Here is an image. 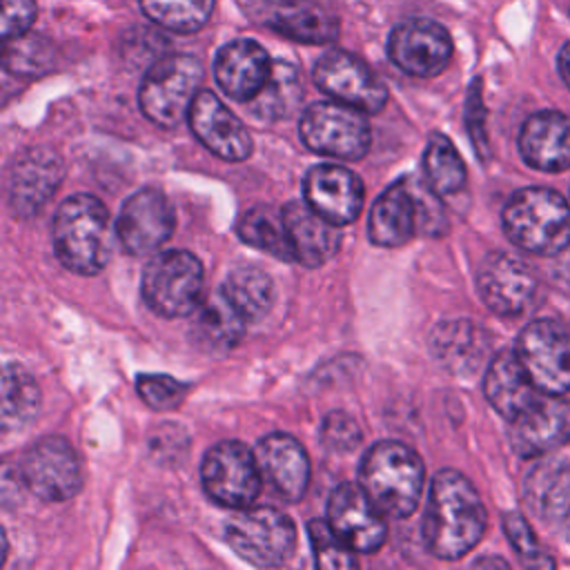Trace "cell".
Wrapping results in <instances>:
<instances>
[{
    "label": "cell",
    "instance_id": "cell-1",
    "mask_svg": "<svg viewBox=\"0 0 570 570\" xmlns=\"http://www.w3.org/2000/svg\"><path fill=\"white\" fill-rule=\"evenodd\" d=\"M485 523V505L472 481L456 470L436 472L421 523L425 550L436 559H459L481 541Z\"/></svg>",
    "mask_w": 570,
    "mask_h": 570
},
{
    "label": "cell",
    "instance_id": "cell-2",
    "mask_svg": "<svg viewBox=\"0 0 570 570\" xmlns=\"http://www.w3.org/2000/svg\"><path fill=\"white\" fill-rule=\"evenodd\" d=\"M51 238L67 269L82 276L98 274L111 258L109 209L91 194H76L56 209Z\"/></svg>",
    "mask_w": 570,
    "mask_h": 570
},
{
    "label": "cell",
    "instance_id": "cell-3",
    "mask_svg": "<svg viewBox=\"0 0 570 570\" xmlns=\"http://www.w3.org/2000/svg\"><path fill=\"white\" fill-rule=\"evenodd\" d=\"M358 483L385 517L403 519L419 508L425 488V468L410 445L381 441L365 452Z\"/></svg>",
    "mask_w": 570,
    "mask_h": 570
},
{
    "label": "cell",
    "instance_id": "cell-4",
    "mask_svg": "<svg viewBox=\"0 0 570 570\" xmlns=\"http://www.w3.org/2000/svg\"><path fill=\"white\" fill-rule=\"evenodd\" d=\"M508 238L539 256H554L570 245V205L550 187H525L503 207Z\"/></svg>",
    "mask_w": 570,
    "mask_h": 570
},
{
    "label": "cell",
    "instance_id": "cell-5",
    "mask_svg": "<svg viewBox=\"0 0 570 570\" xmlns=\"http://www.w3.org/2000/svg\"><path fill=\"white\" fill-rule=\"evenodd\" d=\"M203 65L189 53H171L149 67L140 82V111L158 127L180 125L198 96Z\"/></svg>",
    "mask_w": 570,
    "mask_h": 570
},
{
    "label": "cell",
    "instance_id": "cell-6",
    "mask_svg": "<svg viewBox=\"0 0 570 570\" xmlns=\"http://www.w3.org/2000/svg\"><path fill=\"white\" fill-rule=\"evenodd\" d=\"M205 272L185 249L158 252L145 267L140 292L151 312L165 318L194 314L203 305Z\"/></svg>",
    "mask_w": 570,
    "mask_h": 570
},
{
    "label": "cell",
    "instance_id": "cell-7",
    "mask_svg": "<svg viewBox=\"0 0 570 570\" xmlns=\"http://www.w3.org/2000/svg\"><path fill=\"white\" fill-rule=\"evenodd\" d=\"M232 550L258 568L283 566L296 550L294 521L269 505L240 508L225 525Z\"/></svg>",
    "mask_w": 570,
    "mask_h": 570
},
{
    "label": "cell",
    "instance_id": "cell-8",
    "mask_svg": "<svg viewBox=\"0 0 570 570\" xmlns=\"http://www.w3.org/2000/svg\"><path fill=\"white\" fill-rule=\"evenodd\" d=\"M363 114L365 111L338 100L314 102L301 116V140L321 156L358 160L372 145V131Z\"/></svg>",
    "mask_w": 570,
    "mask_h": 570
},
{
    "label": "cell",
    "instance_id": "cell-9",
    "mask_svg": "<svg viewBox=\"0 0 570 570\" xmlns=\"http://www.w3.org/2000/svg\"><path fill=\"white\" fill-rule=\"evenodd\" d=\"M200 479L207 497L232 510L249 508L263 483L256 454L240 441H220L209 448L200 463Z\"/></svg>",
    "mask_w": 570,
    "mask_h": 570
},
{
    "label": "cell",
    "instance_id": "cell-10",
    "mask_svg": "<svg viewBox=\"0 0 570 570\" xmlns=\"http://www.w3.org/2000/svg\"><path fill=\"white\" fill-rule=\"evenodd\" d=\"M514 352L543 394H566L570 390V330L563 323L548 318L528 323Z\"/></svg>",
    "mask_w": 570,
    "mask_h": 570
},
{
    "label": "cell",
    "instance_id": "cell-11",
    "mask_svg": "<svg viewBox=\"0 0 570 570\" xmlns=\"http://www.w3.org/2000/svg\"><path fill=\"white\" fill-rule=\"evenodd\" d=\"M20 479L42 501H67L82 488L80 456L67 439L42 436L24 452Z\"/></svg>",
    "mask_w": 570,
    "mask_h": 570
},
{
    "label": "cell",
    "instance_id": "cell-12",
    "mask_svg": "<svg viewBox=\"0 0 570 570\" xmlns=\"http://www.w3.org/2000/svg\"><path fill=\"white\" fill-rule=\"evenodd\" d=\"M314 82L330 98L361 111H381L387 102V89L381 78L356 56L332 49L314 67Z\"/></svg>",
    "mask_w": 570,
    "mask_h": 570
},
{
    "label": "cell",
    "instance_id": "cell-13",
    "mask_svg": "<svg viewBox=\"0 0 570 570\" xmlns=\"http://www.w3.org/2000/svg\"><path fill=\"white\" fill-rule=\"evenodd\" d=\"M387 53L401 71L416 78H432L448 67L452 38L436 20L410 18L390 33Z\"/></svg>",
    "mask_w": 570,
    "mask_h": 570
},
{
    "label": "cell",
    "instance_id": "cell-14",
    "mask_svg": "<svg viewBox=\"0 0 570 570\" xmlns=\"http://www.w3.org/2000/svg\"><path fill=\"white\" fill-rule=\"evenodd\" d=\"M483 303L499 316L523 314L537 294V276L528 263L508 252L488 254L476 269Z\"/></svg>",
    "mask_w": 570,
    "mask_h": 570
},
{
    "label": "cell",
    "instance_id": "cell-15",
    "mask_svg": "<svg viewBox=\"0 0 570 570\" xmlns=\"http://www.w3.org/2000/svg\"><path fill=\"white\" fill-rule=\"evenodd\" d=\"M176 227V214L169 198L154 187L129 196L116 220V236L125 252L140 256L165 245Z\"/></svg>",
    "mask_w": 570,
    "mask_h": 570
},
{
    "label": "cell",
    "instance_id": "cell-16",
    "mask_svg": "<svg viewBox=\"0 0 570 570\" xmlns=\"http://www.w3.org/2000/svg\"><path fill=\"white\" fill-rule=\"evenodd\" d=\"M383 517L361 483H341L330 494L327 523L354 552H376L385 543L387 523Z\"/></svg>",
    "mask_w": 570,
    "mask_h": 570
},
{
    "label": "cell",
    "instance_id": "cell-17",
    "mask_svg": "<svg viewBox=\"0 0 570 570\" xmlns=\"http://www.w3.org/2000/svg\"><path fill=\"white\" fill-rule=\"evenodd\" d=\"M65 178V163L49 147H31L16 156L9 171V205L16 216L38 214Z\"/></svg>",
    "mask_w": 570,
    "mask_h": 570
},
{
    "label": "cell",
    "instance_id": "cell-18",
    "mask_svg": "<svg viewBox=\"0 0 570 570\" xmlns=\"http://www.w3.org/2000/svg\"><path fill=\"white\" fill-rule=\"evenodd\" d=\"M570 441V401L561 394L539 396L510 421V443L523 459L546 454Z\"/></svg>",
    "mask_w": 570,
    "mask_h": 570
},
{
    "label": "cell",
    "instance_id": "cell-19",
    "mask_svg": "<svg viewBox=\"0 0 570 570\" xmlns=\"http://www.w3.org/2000/svg\"><path fill=\"white\" fill-rule=\"evenodd\" d=\"M305 203L334 225L352 223L363 207L365 187L361 178L341 165H314L303 180Z\"/></svg>",
    "mask_w": 570,
    "mask_h": 570
},
{
    "label": "cell",
    "instance_id": "cell-20",
    "mask_svg": "<svg viewBox=\"0 0 570 570\" xmlns=\"http://www.w3.org/2000/svg\"><path fill=\"white\" fill-rule=\"evenodd\" d=\"M187 120L194 136L223 160L238 163L252 154L249 131L214 91H198Z\"/></svg>",
    "mask_w": 570,
    "mask_h": 570
},
{
    "label": "cell",
    "instance_id": "cell-21",
    "mask_svg": "<svg viewBox=\"0 0 570 570\" xmlns=\"http://www.w3.org/2000/svg\"><path fill=\"white\" fill-rule=\"evenodd\" d=\"M272 62L267 51L247 38L223 45L214 58V78L234 100H252L267 82Z\"/></svg>",
    "mask_w": 570,
    "mask_h": 570
},
{
    "label": "cell",
    "instance_id": "cell-22",
    "mask_svg": "<svg viewBox=\"0 0 570 570\" xmlns=\"http://www.w3.org/2000/svg\"><path fill=\"white\" fill-rule=\"evenodd\" d=\"M254 454L263 481H267L278 497L287 501L303 497L309 481V456L294 436L281 432L267 434L258 441Z\"/></svg>",
    "mask_w": 570,
    "mask_h": 570
},
{
    "label": "cell",
    "instance_id": "cell-23",
    "mask_svg": "<svg viewBox=\"0 0 570 570\" xmlns=\"http://www.w3.org/2000/svg\"><path fill=\"white\" fill-rule=\"evenodd\" d=\"M521 158L539 171L570 167V118L561 111H537L519 131Z\"/></svg>",
    "mask_w": 570,
    "mask_h": 570
},
{
    "label": "cell",
    "instance_id": "cell-24",
    "mask_svg": "<svg viewBox=\"0 0 570 570\" xmlns=\"http://www.w3.org/2000/svg\"><path fill=\"white\" fill-rule=\"evenodd\" d=\"M421 229L419 200L407 178L390 185L372 205L367 232L370 240L381 247L405 245Z\"/></svg>",
    "mask_w": 570,
    "mask_h": 570
},
{
    "label": "cell",
    "instance_id": "cell-25",
    "mask_svg": "<svg viewBox=\"0 0 570 570\" xmlns=\"http://www.w3.org/2000/svg\"><path fill=\"white\" fill-rule=\"evenodd\" d=\"M289 243L294 249V263L305 267H321L327 263L341 247L338 225L323 218L307 203L294 200L283 209Z\"/></svg>",
    "mask_w": 570,
    "mask_h": 570
},
{
    "label": "cell",
    "instance_id": "cell-26",
    "mask_svg": "<svg viewBox=\"0 0 570 570\" xmlns=\"http://www.w3.org/2000/svg\"><path fill=\"white\" fill-rule=\"evenodd\" d=\"M483 390L490 405L508 421L525 412L541 396L539 394L541 390L532 383L517 352H508V350L499 352L490 361Z\"/></svg>",
    "mask_w": 570,
    "mask_h": 570
},
{
    "label": "cell",
    "instance_id": "cell-27",
    "mask_svg": "<svg viewBox=\"0 0 570 570\" xmlns=\"http://www.w3.org/2000/svg\"><path fill=\"white\" fill-rule=\"evenodd\" d=\"M490 350L488 334L468 318L443 321L430 332V352L454 374H472Z\"/></svg>",
    "mask_w": 570,
    "mask_h": 570
},
{
    "label": "cell",
    "instance_id": "cell-28",
    "mask_svg": "<svg viewBox=\"0 0 570 570\" xmlns=\"http://www.w3.org/2000/svg\"><path fill=\"white\" fill-rule=\"evenodd\" d=\"M267 22L283 36L307 45H327L338 36V18L314 0H276L267 11Z\"/></svg>",
    "mask_w": 570,
    "mask_h": 570
},
{
    "label": "cell",
    "instance_id": "cell-29",
    "mask_svg": "<svg viewBox=\"0 0 570 570\" xmlns=\"http://www.w3.org/2000/svg\"><path fill=\"white\" fill-rule=\"evenodd\" d=\"M247 318L243 312L227 298L223 289H218L207 303L198 307L194 321V341L209 352H227L232 350L245 332Z\"/></svg>",
    "mask_w": 570,
    "mask_h": 570
},
{
    "label": "cell",
    "instance_id": "cell-30",
    "mask_svg": "<svg viewBox=\"0 0 570 570\" xmlns=\"http://www.w3.org/2000/svg\"><path fill=\"white\" fill-rule=\"evenodd\" d=\"M236 232L243 243L267 252L278 261L294 263V249L283 209H274L272 205H256L238 218Z\"/></svg>",
    "mask_w": 570,
    "mask_h": 570
},
{
    "label": "cell",
    "instance_id": "cell-31",
    "mask_svg": "<svg viewBox=\"0 0 570 570\" xmlns=\"http://www.w3.org/2000/svg\"><path fill=\"white\" fill-rule=\"evenodd\" d=\"M301 96H303V87L296 69L287 62H276L272 65V73L265 87L249 100L252 114L265 122L281 120L296 109V105L301 102Z\"/></svg>",
    "mask_w": 570,
    "mask_h": 570
},
{
    "label": "cell",
    "instance_id": "cell-32",
    "mask_svg": "<svg viewBox=\"0 0 570 570\" xmlns=\"http://www.w3.org/2000/svg\"><path fill=\"white\" fill-rule=\"evenodd\" d=\"M227 298L243 312L247 321H256L267 314L274 301V285L267 272L258 265H240L229 272L220 287Z\"/></svg>",
    "mask_w": 570,
    "mask_h": 570
},
{
    "label": "cell",
    "instance_id": "cell-33",
    "mask_svg": "<svg viewBox=\"0 0 570 570\" xmlns=\"http://www.w3.org/2000/svg\"><path fill=\"white\" fill-rule=\"evenodd\" d=\"M40 407V387L18 363H7L2 372V428L13 430L29 423Z\"/></svg>",
    "mask_w": 570,
    "mask_h": 570
},
{
    "label": "cell",
    "instance_id": "cell-34",
    "mask_svg": "<svg viewBox=\"0 0 570 570\" xmlns=\"http://www.w3.org/2000/svg\"><path fill=\"white\" fill-rule=\"evenodd\" d=\"M423 171L425 183L439 196H452L465 187V165L452 140L443 134L430 136L423 154Z\"/></svg>",
    "mask_w": 570,
    "mask_h": 570
},
{
    "label": "cell",
    "instance_id": "cell-35",
    "mask_svg": "<svg viewBox=\"0 0 570 570\" xmlns=\"http://www.w3.org/2000/svg\"><path fill=\"white\" fill-rule=\"evenodd\" d=\"M530 505L546 519L570 512V465H539L525 483Z\"/></svg>",
    "mask_w": 570,
    "mask_h": 570
},
{
    "label": "cell",
    "instance_id": "cell-36",
    "mask_svg": "<svg viewBox=\"0 0 570 570\" xmlns=\"http://www.w3.org/2000/svg\"><path fill=\"white\" fill-rule=\"evenodd\" d=\"M142 13L156 24L178 31L191 33L200 29L214 9V0H138Z\"/></svg>",
    "mask_w": 570,
    "mask_h": 570
},
{
    "label": "cell",
    "instance_id": "cell-37",
    "mask_svg": "<svg viewBox=\"0 0 570 570\" xmlns=\"http://www.w3.org/2000/svg\"><path fill=\"white\" fill-rule=\"evenodd\" d=\"M307 532H309L314 561L318 568L343 570V568H354L358 563L354 557V550L330 528L327 519L309 521Z\"/></svg>",
    "mask_w": 570,
    "mask_h": 570
},
{
    "label": "cell",
    "instance_id": "cell-38",
    "mask_svg": "<svg viewBox=\"0 0 570 570\" xmlns=\"http://www.w3.org/2000/svg\"><path fill=\"white\" fill-rule=\"evenodd\" d=\"M136 387L140 399L151 410H158V412L176 410L187 396V385L169 374H140L136 381Z\"/></svg>",
    "mask_w": 570,
    "mask_h": 570
},
{
    "label": "cell",
    "instance_id": "cell-39",
    "mask_svg": "<svg viewBox=\"0 0 570 570\" xmlns=\"http://www.w3.org/2000/svg\"><path fill=\"white\" fill-rule=\"evenodd\" d=\"M505 537L512 543V548L519 552L521 561L528 568H552L554 561L546 554V550L539 546L530 523L519 512H508L503 517Z\"/></svg>",
    "mask_w": 570,
    "mask_h": 570
},
{
    "label": "cell",
    "instance_id": "cell-40",
    "mask_svg": "<svg viewBox=\"0 0 570 570\" xmlns=\"http://www.w3.org/2000/svg\"><path fill=\"white\" fill-rule=\"evenodd\" d=\"M321 441L332 452H350L361 443V428L350 414L334 410L321 423Z\"/></svg>",
    "mask_w": 570,
    "mask_h": 570
},
{
    "label": "cell",
    "instance_id": "cell-41",
    "mask_svg": "<svg viewBox=\"0 0 570 570\" xmlns=\"http://www.w3.org/2000/svg\"><path fill=\"white\" fill-rule=\"evenodd\" d=\"M36 20V0H2V38L16 40Z\"/></svg>",
    "mask_w": 570,
    "mask_h": 570
},
{
    "label": "cell",
    "instance_id": "cell-42",
    "mask_svg": "<svg viewBox=\"0 0 570 570\" xmlns=\"http://www.w3.org/2000/svg\"><path fill=\"white\" fill-rule=\"evenodd\" d=\"M557 65H559V73H561L563 82H566L568 89H570V42L561 47L559 58H557Z\"/></svg>",
    "mask_w": 570,
    "mask_h": 570
},
{
    "label": "cell",
    "instance_id": "cell-43",
    "mask_svg": "<svg viewBox=\"0 0 570 570\" xmlns=\"http://www.w3.org/2000/svg\"><path fill=\"white\" fill-rule=\"evenodd\" d=\"M474 566H501V568H505L508 563L503 559H479Z\"/></svg>",
    "mask_w": 570,
    "mask_h": 570
},
{
    "label": "cell",
    "instance_id": "cell-44",
    "mask_svg": "<svg viewBox=\"0 0 570 570\" xmlns=\"http://www.w3.org/2000/svg\"><path fill=\"white\" fill-rule=\"evenodd\" d=\"M563 530H566V537L570 541V512L563 517Z\"/></svg>",
    "mask_w": 570,
    "mask_h": 570
}]
</instances>
